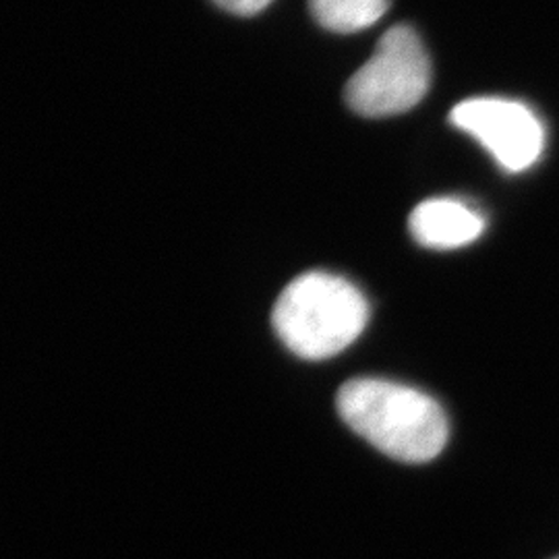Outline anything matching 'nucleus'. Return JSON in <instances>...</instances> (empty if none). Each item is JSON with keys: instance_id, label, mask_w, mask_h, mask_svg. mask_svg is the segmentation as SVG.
Here are the masks:
<instances>
[{"instance_id": "obj_1", "label": "nucleus", "mask_w": 559, "mask_h": 559, "mask_svg": "<svg viewBox=\"0 0 559 559\" xmlns=\"http://www.w3.org/2000/svg\"><path fill=\"white\" fill-rule=\"evenodd\" d=\"M340 417L385 456L420 464L440 456L450 425L438 400L396 381H346L336 399Z\"/></svg>"}, {"instance_id": "obj_2", "label": "nucleus", "mask_w": 559, "mask_h": 559, "mask_svg": "<svg viewBox=\"0 0 559 559\" xmlns=\"http://www.w3.org/2000/svg\"><path fill=\"white\" fill-rule=\"evenodd\" d=\"M369 302L336 274L307 272L293 280L272 311L282 344L300 359L323 360L346 350L365 332Z\"/></svg>"}, {"instance_id": "obj_3", "label": "nucleus", "mask_w": 559, "mask_h": 559, "mask_svg": "<svg viewBox=\"0 0 559 559\" xmlns=\"http://www.w3.org/2000/svg\"><path fill=\"white\" fill-rule=\"evenodd\" d=\"M431 85V62L411 25H394L373 57L346 83V104L367 119L394 117L415 108Z\"/></svg>"}, {"instance_id": "obj_4", "label": "nucleus", "mask_w": 559, "mask_h": 559, "mask_svg": "<svg viewBox=\"0 0 559 559\" xmlns=\"http://www.w3.org/2000/svg\"><path fill=\"white\" fill-rule=\"evenodd\" d=\"M452 124L479 141L491 158L508 173L535 166L545 150V127L537 112L510 98H471L450 115Z\"/></svg>"}, {"instance_id": "obj_5", "label": "nucleus", "mask_w": 559, "mask_h": 559, "mask_svg": "<svg viewBox=\"0 0 559 559\" xmlns=\"http://www.w3.org/2000/svg\"><path fill=\"white\" fill-rule=\"evenodd\" d=\"M408 228L420 247L452 251L480 239L487 228V218L468 201L433 198L413 210Z\"/></svg>"}, {"instance_id": "obj_6", "label": "nucleus", "mask_w": 559, "mask_h": 559, "mask_svg": "<svg viewBox=\"0 0 559 559\" xmlns=\"http://www.w3.org/2000/svg\"><path fill=\"white\" fill-rule=\"evenodd\" d=\"M390 0H309L313 20L336 34H355L385 15Z\"/></svg>"}, {"instance_id": "obj_7", "label": "nucleus", "mask_w": 559, "mask_h": 559, "mask_svg": "<svg viewBox=\"0 0 559 559\" xmlns=\"http://www.w3.org/2000/svg\"><path fill=\"white\" fill-rule=\"evenodd\" d=\"M226 13L239 15V17H253L261 11H265L274 0H212Z\"/></svg>"}, {"instance_id": "obj_8", "label": "nucleus", "mask_w": 559, "mask_h": 559, "mask_svg": "<svg viewBox=\"0 0 559 559\" xmlns=\"http://www.w3.org/2000/svg\"><path fill=\"white\" fill-rule=\"evenodd\" d=\"M556 559H559V558H556Z\"/></svg>"}]
</instances>
